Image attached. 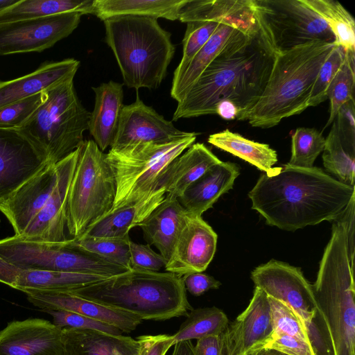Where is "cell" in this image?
Listing matches in <instances>:
<instances>
[{
  "mask_svg": "<svg viewBox=\"0 0 355 355\" xmlns=\"http://www.w3.org/2000/svg\"><path fill=\"white\" fill-rule=\"evenodd\" d=\"M69 291L96 303L132 313L141 320H166L193 309L182 276L130 269Z\"/></svg>",
  "mask_w": 355,
  "mask_h": 355,
  "instance_id": "5b68a950",
  "label": "cell"
},
{
  "mask_svg": "<svg viewBox=\"0 0 355 355\" xmlns=\"http://www.w3.org/2000/svg\"><path fill=\"white\" fill-rule=\"evenodd\" d=\"M49 162L18 128H0V202Z\"/></svg>",
  "mask_w": 355,
  "mask_h": 355,
  "instance_id": "9a60e30c",
  "label": "cell"
},
{
  "mask_svg": "<svg viewBox=\"0 0 355 355\" xmlns=\"http://www.w3.org/2000/svg\"><path fill=\"white\" fill-rule=\"evenodd\" d=\"M250 355H257V353L252 354Z\"/></svg>",
  "mask_w": 355,
  "mask_h": 355,
  "instance_id": "6f0895ef",
  "label": "cell"
},
{
  "mask_svg": "<svg viewBox=\"0 0 355 355\" xmlns=\"http://www.w3.org/2000/svg\"><path fill=\"white\" fill-rule=\"evenodd\" d=\"M345 56L342 46L336 44L320 68L309 100V107H314L327 98L330 83L339 69Z\"/></svg>",
  "mask_w": 355,
  "mask_h": 355,
  "instance_id": "60d3db41",
  "label": "cell"
},
{
  "mask_svg": "<svg viewBox=\"0 0 355 355\" xmlns=\"http://www.w3.org/2000/svg\"><path fill=\"white\" fill-rule=\"evenodd\" d=\"M327 24L335 42L345 51L355 52V21L352 15L334 0H302Z\"/></svg>",
  "mask_w": 355,
  "mask_h": 355,
  "instance_id": "836d02e7",
  "label": "cell"
},
{
  "mask_svg": "<svg viewBox=\"0 0 355 355\" xmlns=\"http://www.w3.org/2000/svg\"><path fill=\"white\" fill-rule=\"evenodd\" d=\"M220 162L204 144H193L167 166L157 187H164L166 195L178 198L193 182Z\"/></svg>",
  "mask_w": 355,
  "mask_h": 355,
  "instance_id": "484cf974",
  "label": "cell"
},
{
  "mask_svg": "<svg viewBox=\"0 0 355 355\" xmlns=\"http://www.w3.org/2000/svg\"><path fill=\"white\" fill-rule=\"evenodd\" d=\"M322 152L323 165L326 171L335 175L340 182L354 187L355 148L341 141L334 121L325 139Z\"/></svg>",
  "mask_w": 355,
  "mask_h": 355,
  "instance_id": "d590c367",
  "label": "cell"
},
{
  "mask_svg": "<svg viewBox=\"0 0 355 355\" xmlns=\"http://www.w3.org/2000/svg\"><path fill=\"white\" fill-rule=\"evenodd\" d=\"M165 196L166 190L162 187L137 202L110 210L90 225L79 236L105 238L128 236L130 230L139 226L164 200Z\"/></svg>",
  "mask_w": 355,
  "mask_h": 355,
  "instance_id": "4316f807",
  "label": "cell"
},
{
  "mask_svg": "<svg viewBox=\"0 0 355 355\" xmlns=\"http://www.w3.org/2000/svg\"><path fill=\"white\" fill-rule=\"evenodd\" d=\"M129 250L131 269L159 272L167 263L166 259L153 251L148 245L136 243L130 240Z\"/></svg>",
  "mask_w": 355,
  "mask_h": 355,
  "instance_id": "ee69618b",
  "label": "cell"
},
{
  "mask_svg": "<svg viewBox=\"0 0 355 355\" xmlns=\"http://www.w3.org/2000/svg\"><path fill=\"white\" fill-rule=\"evenodd\" d=\"M261 3L263 13L257 24L232 40L206 67L178 102L173 121L216 114L223 100L232 101L239 114L257 102L280 51Z\"/></svg>",
  "mask_w": 355,
  "mask_h": 355,
  "instance_id": "6da1fadb",
  "label": "cell"
},
{
  "mask_svg": "<svg viewBox=\"0 0 355 355\" xmlns=\"http://www.w3.org/2000/svg\"><path fill=\"white\" fill-rule=\"evenodd\" d=\"M217 239L216 233L202 216L188 214L165 270L180 276L202 272L214 258Z\"/></svg>",
  "mask_w": 355,
  "mask_h": 355,
  "instance_id": "ac0fdd59",
  "label": "cell"
},
{
  "mask_svg": "<svg viewBox=\"0 0 355 355\" xmlns=\"http://www.w3.org/2000/svg\"><path fill=\"white\" fill-rule=\"evenodd\" d=\"M19 0H0V11L15 4Z\"/></svg>",
  "mask_w": 355,
  "mask_h": 355,
  "instance_id": "11a10c76",
  "label": "cell"
},
{
  "mask_svg": "<svg viewBox=\"0 0 355 355\" xmlns=\"http://www.w3.org/2000/svg\"><path fill=\"white\" fill-rule=\"evenodd\" d=\"M257 355H287L280 352L270 349H263L258 352H257Z\"/></svg>",
  "mask_w": 355,
  "mask_h": 355,
  "instance_id": "db71d44e",
  "label": "cell"
},
{
  "mask_svg": "<svg viewBox=\"0 0 355 355\" xmlns=\"http://www.w3.org/2000/svg\"><path fill=\"white\" fill-rule=\"evenodd\" d=\"M268 300L274 328L273 334L295 336L311 345L308 330L301 317L284 302L271 297H268Z\"/></svg>",
  "mask_w": 355,
  "mask_h": 355,
  "instance_id": "ab89813d",
  "label": "cell"
},
{
  "mask_svg": "<svg viewBox=\"0 0 355 355\" xmlns=\"http://www.w3.org/2000/svg\"><path fill=\"white\" fill-rule=\"evenodd\" d=\"M354 275L345 227L337 218L312 284L317 310L308 333L317 355H355Z\"/></svg>",
  "mask_w": 355,
  "mask_h": 355,
  "instance_id": "3957f363",
  "label": "cell"
},
{
  "mask_svg": "<svg viewBox=\"0 0 355 355\" xmlns=\"http://www.w3.org/2000/svg\"><path fill=\"white\" fill-rule=\"evenodd\" d=\"M89 118L73 79L45 91L42 105L18 129L54 164L81 146Z\"/></svg>",
  "mask_w": 355,
  "mask_h": 355,
  "instance_id": "52a82bcc",
  "label": "cell"
},
{
  "mask_svg": "<svg viewBox=\"0 0 355 355\" xmlns=\"http://www.w3.org/2000/svg\"><path fill=\"white\" fill-rule=\"evenodd\" d=\"M187 0H94V14L103 21L118 16L179 19Z\"/></svg>",
  "mask_w": 355,
  "mask_h": 355,
  "instance_id": "4dcf8cb0",
  "label": "cell"
},
{
  "mask_svg": "<svg viewBox=\"0 0 355 355\" xmlns=\"http://www.w3.org/2000/svg\"><path fill=\"white\" fill-rule=\"evenodd\" d=\"M325 139L315 128H297L292 135L291 157L286 164L290 166L311 168L323 151Z\"/></svg>",
  "mask_w": 355,
  "mask_h": 355,
  "instance_id": "74e56055",
  "label": "cell"
},
{
  "mask_svg": "<svg viewBox=\"0 0 355 355\" xmlns=\"http://www.w3.org/2000/svg\"><path fill=\"white\" fill-rule=\"evenodd\" d=\"M222 347V334L209 335L197 340L193 352L195 355H220Z\"/></svg>",
  "mask_w": 355,
  "mask_h": 355,
  "instance_id": "f907efd6",
  "label": "cell"
},
{
  "mask_svg": "<svg viewBox=\"0 0 355 355\" xmlns=\"http://www.w3.org/2000/svg\"><path fill=\"white\" fill-rule=\"evenodd\" d=\"M198 132L165 143H144L110 149L107 160L116 181L112 209L137 202L159 189L157 180L167 166L193 145Z\"/></svg>",
  "mask_w": 355,
  "mask_h": 355,
  "instance_id": "ba28073f",
  "label": "cell"
},
{
  "mask_svg": "<svg viewBox=\"0 0 355 355\" xmlns=\"http://www.w3.org/2000/svg\"><path fill=\"white\" fill-rule=\"evenodd\" d=\"M44 312L53 316V324L60 329H92L114 336H121L123 333L120 329L114 326L76 313L63 310H50Z\"/></svg>",
  "mask_w": 355,
  "mask_h": 355,
  "instance_id": "7bdbcfd3",
  "label": "cell"
},
{
  "mask_svg": "<svg viewBox=\"0 0 355 355\" xmlns=\"http://www.w3.org/2000/svg\"><path fill=\"white\" fill-rule=\"evenodd\" d=\"M336 44L314 41L280 51L263 93L236 119L248 121L253 127L269 128L283 119L302 113L309 107L320 67Z\"/></svg>",
  "mask_w": 355,
  "mask_h": 355,
  "instance_id": "277c9868",
  "label": "cell"
},
{
  "mask_svg": "<svg viewBox=\"0 0 355 355\" xmlns=\"http://www.w3.org/2000/svg\"><path fill=\"white\" fill-rule=\"evenodd\" d=\"M0 355H64L62 330L41 318L10 322L0 331Z\"/></svg>",
  "mask_w": 355,
  "mask_h": 355,
  "instance_id": "ffe728a7",
  "label": "cell"
},
{
  "mask_svg": "<svg viewBox=\"0 0 355 355\" xmlns=\"http://www.w3.org/2000/svg\"><path fill=\"white\" fill-rule=\"evenodd\" d=\"M186 291L194 296H200L211 289H218L221 283L211 276L202 272H194L182 276Z\"/></svg>",
  "mask_w": 355,
  "mask_h": 355,
  "instance_id": "c3c4849f",
  "label": "cell"
},
{
  "mask_svg": "<svg viewBox=\"0 0 355 355\" xmlns=\"http://www.w3.org/2000/svg\"><path fill=\"white\" fill-rule=\"evenodd\" d=\"M64 355H139L140 344L130 336L92 329L63 328Z\"/></svg>",
  "mask_w": 355,
  "mask_h": 355,
  "instance_id": "f546056e",
  "label": "cell"
},
{
  "mask_svg": "<svg viewBox=\"0 0 355 355\" xmlns=\"http://www.w3.org/2000/svg\"><path fill=\"white\" fill-rule=\"evenodd\" d=\"M263 13L259 0H233L220 25L184 72L173 80L171 97L180 101L200 75L232 40L255 26Z\"/></svg>",
  "mask_w": 355,
  "mask_h": 355,
  "instance_id": "8fae6325",
  "label": "cell"
},
{
  "mask_svg": "<svg viewBox=\"0 0 355 355\" xmlns=\"http://www.w3.org/2000/svg\"><path fill=\"white\" fill-rule=\"evenodd\" d=\"M140 344L139 355H165L175 345L173 336L144 335L137 338Z\"/></svg>",
  "mask_w": 355,
  "mask_h": 355,
  "instance_id": "7dc6e473",
  "label": "cell"
},
{
  "mask_svg": "<svg viewBox=\"0 0 355 355\" xmlns=\"http://www.w3.org/2000/svg\"><path fill=\"white\" fill-rule=\"evenodd\" d=\"M239 173L237 164L221 161L193 182L178 201L189 214L202 216L223 194L232 189Z\"/></svg>",
  "mask_w": 355,
  "mask_h": 355,
  "instance_id": "d4e9b609",
  "label": "cell"
},
{
  "mask_svg": "<svg viewBox=\"0 0 355 355\" xmlns=\"http://www.w3.org/2000/svg\"><path fill=\"white\" fill-rule=\"evenodd\" d=\"M79 151L80 147L58 162L59 175L54 191L44 208L32 219L20 238L44 242L67 239L64 234L67 198Z\"/></svg>",
  "mask_w": 355,
  "mask_h": 355,
  "instance_id": "d6986e66",
  "label": "cell"
},
{
  "mask_svg": "<svg viewBox=\"0 0 355 355\" xmlns=\"http://www.w3.org/2000/svg\"><path fill=\"white\" fill-rule=\"evenodd\" d=\"M264 349H274L287 355H317L310 344L283 334H273Z\"/></svg>",
  "mask_w": 355,
  "mask_h": 355,
  "instance_id": "f6af8a7d",
  "label": "cell"
},
{
  "mask_svg": "<svg viewBox=\"0 0 355 355\" xmlns=\"http://www.w3.org/2000/svg\"><path fill=\"white\" fill-rule=\"evenodd\" d=\"M94 107L90 112L89 131L101 151L111 147L123 106V84L110 80L92 87Z\"/></svg>",
  "mask_w": 355,
  "mask_h": 355,
  "instance_id": "83f0119b",
  "label": "cell"
},
{
  "mask_svg": "<svg viewBox=\"0 0 355 355\" xmlns=\"http://www.w3.org/2000/svg\"><path fill=\"white\" fill-rule=\"evenodd\" d=\"M355 196L345 184L318 167L285 164L274 174L262 175L249 192L252 209L267 225L295 231L324 220L334 221Z\"/></svg>",
  "mask_w": 355,
  "mask_h": 355,
  "instance_id": "7a4b0ae2",
  "label": "cell"
},
{
  "mask_svg": "<svg viewBox=\"0 0 355 355\" xmlns=\"http://www.w3.org/2000/svg\"><path fill=\"white\" fill-rule=\"evenodd\" d=\"M220 355H227L226 349H225V346L223 345V347H222V350H221Z\"/></svg>",
  "mask_w": 355,
  "mask_h": 355,
  "instance_id": "9f6ffc18",
  "label": "cell"
},
{
  "mask_svg": "<svg viewBox=\"0 0 355 355\" xmlns=\"http://www.w3.org/2000/svg\"><path fill=\"white\" fill-rule=\"evenodd\" d=\"M71 240L73 244L85 250L131 269L129 236L123 238L78 236Z\"/></svg>",
  "mask_w": 355,
  "mask_h": 355,
  "instance_id": "f35d334b",
  "label": "cell"
},
{
  "mask_svg": "<svg viewBox=\"0 0 355 355\" xmlns=\"http://www.w3.org/2000/svg\"><path fill=\"white\" fill-rule=\"evenodd\" d=\"M207 141L248 162L266 174H274L281 168H272L277 162V154L268 144L249 140L228 129L210 135Z\"/></svg>",
  "mask_w": 355,
  "mask_h": 355,
  "instance_id": "1f68e13d",
  "label": "cell"
},
{
  "mask_svg": "<svg viewBox=\"0 0 355 355\" xmlns=\"http://www.w3.org/2000/svg\"><path fill=\"white\" fill-rule=\"evenodd\" d=\"M115 196V178L106 154L94 140H84L67 198L66 227L69 234L73 238L80 236L107 214Z\"/></svg>",
  "mask_w": 355,
  "mask_h": 355,
  "instance_id": "9c48e42d",
  "label": "cell"
},
{
  "mask_svg": "<svg viewBox=\"0 0 355 355\" xmlns=\"http://www.w3.org/2000/svg\"><path fill=\"white\" fill-rule=\"evenodd\" d=\"M239 112V108L230 100L220 101L216 108V114L226 120L236 119Z\"/></svg>",
  "mask_w": 355,
  "mask_h": 355,
  "instance_id": "816d5d0a",
  "label": "cell"
},
{
  "mask_svg": "<svg viewBox=\"0 0 355 355\" xmlns=\"http://www.w3.org/2000/svg\"><path fill=\"white\" fill-rule=\"evenodd\" d=\"M334 121L341 141L348 146L355 148L354 98L340 107Z\"/></svg>",
  "mask_w": 355,
  "mask_h": 355,
  "instance_id": "bcb514c9",
  "label": "cell"
},
{
  "mask_svg": "<svg viewBox=\"0 0 355 355\" xmlns=\"http://www.w3.org/2000/svg\"><path fill=\"white\" fill-rule=\"evenodd\" d=\"M274 333L268 295L255 287L247 308L222 334L227 355H250L264 349Z\"/></svg>",
  "mask_w": 355,
  "mask_h": 355,
  "instance_id": "2e32d148",
  "label": "cell"
},
{
  "mask_svg": "<svg viewBox=\"0 0 355 355\" xmlns=\"http://www.w3.org/2000/svg\"><path fill=\"white\" fill-rule=\"evenodd\" d=\"M82 15L71 12L0 24V55L49 49L72 33Z\"/></svg>",
  "mask_w": 355,
  "mask_h": 355,
  "instance_id": "4fadbf2b",
  "label": "cell"
},
{
  "mask_svg": "<svg viewBox=\"0 0 355 355\" xmlns=\"http://www.w3.org/2000/svg\"><path fill=\"white\" fill-rule=\"evenodd\" d=\"M233 3V0H187L180 10L179 19L187 24L182 40V60L174 71L178 78L196 53L217 29Z\"/></svg>",
  "mask_w": 355,
  "mask_h": 355,
  "instance_id": "44dd1931",
  "label": "cell"
},
{
  "mask_svg": "<svg viewBox=\"0 0 355 355\" xmlns=\"http://www.w3.org/2000/svg\"><path fill=\"white\" fill-rule=\"evenodd\" d=\"M280 51L311 42H334L326 22L302 0H261Z\"/></svg>",
  "mask_w": 355,
  "mask_h": 355,
  "instance_id": "7c38bea8",
  "label": "cell"
},
{
  "mask_svg": "<svg viewBox=\"0 0 355 355\" xmlns=\"http://www.w3.org/2000/svg\"><path fill=\"white\" fill-rule=\"evenodd\" d=\"M188 214L178 198L166 195L139 226L148 245H155L167 261Z\"/></svg>",
  "mask_w": 355,
  "mask_h": 355,
  "instance_id": "f1b7e54d",
  "label": "cell"
},
{
  "mask_svg": "<svg viewBox=\"0 0 355 355\" xmlns=\"http://www.w3.org/2000/svg\"><path fill=\"white\" fill-rule=\"evenodd\" d=\"M59 170V162L47 164L0 202V211L12 225L16 236L23 234L32 219L47 204L57 184Z\"/></svg>",
  "mask_w": 355,
  "mask_h": 355,
  "instance_id": "7402d4cb",
  "label": "cell"
},
{
  "mask_svg": "<svg viewBox=\"0 0 355 355\" xmlns=\"http://www.w3.org/2000/svg\"><path fill=\"white\" fill-rule=\"evenodd\" d=\"M353 196L343 212L338 218L344 224L347 235L348 254L351 264L354 266V204Z\"/></svg>",
  "mask_w": 355,
  "mask_h": 355,
  "instance_id": "681fc988",
  "label": "cell"
},
{
  "mask_svg": "<svg viewBox=\"0 0 355 355\" xmlns=\"http://www.w3.org/2000/svg\"><path fill=\"white\" fill-rule=\"evenodd\" d=\"M178 130L137 96L136 101L123 106L112 150L144 143H165L192 134Z\"/></svg>",
  "mask_w": 355,
  "mask_h": 355,
  "instance_id": "e0dca14e",
  "label": "cell"
},
{
  "mask_svg": "<svg viewBox=\"0 0 355 355\" xmlns=\"http://www.w3.org/2000/svg\"><path fill=\"white\" fill-rule=\"evenodd\" d=\"M187 316L178 331L172 335L175 344L209 335H220L229 324L226 314L216 306L192 309Z\"/></svg>",
  "mask_w": 355,
  "mask_h": 355,
  "instance_id": "e575fe53",
  "label": "cell"
},
{
  "mask_svg": "<svg viewBox=\"0 0 355 355\" xmlns=\"http://www.w3.org/2000/svg\"><path fill=\"white\" fill-rule=\"evenodd\" d=\"M79 66L80 62L73 58L48 61L28 74L10 80L0 81V109L73 80Z\"/></svg>",
  "mask_w": 355,
  "mask_h": 355,
  "instance_id": "cb8c5ba5",
  "label": "cell"
},
{
  "mask_svg": "<svg viewBox=\"0 0 355 355\" xmlns=\"http://www.w3.org/2000/svg\"><path fill=\"white\" fill-rule=\"evenodd\" d=\"M255 287L268 297L291 307L302 319L306 329L317 310L312 284L304 277L300 268L272 259L255 268L251 272Z\"/></svg>",
  "mask_w": 355,
  "mask_h": 355,
  "instance_id": "5bb4252c",
  "label": "cell"
},
{
  "mask_svg": "<svg viewBox=\"0 0 355 355\" xmlns=\"http://www.w3.org/2000/svg\"><path fill=\"white\" fill-rule=\"evenodd\" d=\"M45 91L0 109V128H19L42 105Z\"/></svg>",
  "mask_w": 355,
  "mask_h": 355,
  "instance_id": "b9f144b4",
  "label": "cell"
},
{
  "mask_svg": "<svg viewBox=\"0 0 355 355\" xmlns=\"http://www.w3.org/2000/svg\"><path fill=\"white\" fill-rule=\"evenodd\" d=\"M103 23L124 85L137 90L157 88L175 51L171 33L148 17L118 16Z\"/></svg>",
  "mask_w": 355,
  "mask_h": 355,
  "instance_id": "8992f818",
  "label": "cell"
},
{
  "mask_svg": "<svg viewBox=\"0 0 355 355\" xmlns=\"http://www.w3.org/2000/svg\"><path fill=\"white\" fill-rule=\"evenodd\" d=\"M355 86V52L345 51V56L327 90L330 114L324 129L333 123L340 107L354 99Z\"/></svg>",
  "mask_w": 355,
  "mask_h": 355,
  "instance_id": "8d00e7d4",
  "label": "cell"
},
{
  "mask_svg": "<svg viewBox=\"0 0 355 355\" xmlns=\"http://www.w3.org/2000/svg\"><path fill=\"white\" fill-rule=\"evenodd\" d=\"M171 355H195L191 340H183L175 343Z\"/></svg>",
  "mask_w": 355,
  "mask_h": 355,
  "instance_id": "f5cc1de1",
  "label": "cell"
},
{
  "mask_svg": "<svg viewBox=\"0 0 355 355\" xmlns=\"http://www.w3.org/2000/svg\"><path fill=\"white\" fill-rule=\"evenodd\" d=\"M0 257L15 266L36 270L110 277L128 269L85 250L70 239L62 242L25 240L15 235L0 240Z\"/></svg>",
  "mask_w": 355,
  "mask_h": 355,
  "instance_id": "30bf717a",
  "label": "cell"
},
{
  "mask_svg": "<svg viewBox=\"0 0 355 355\" xmlns=\"http://www.w3.org/2000/svg\"><path fill=\"white\" fill-rule=\"evenodd\" d=\"M0 224H1V219H0Z\"/></svg>",
  "mask_w": 355,
  "mask_h": 355,
  "instance_id": "680465c9",
  "label": "cell"
},
{
  "mask_svg": "<svg viewBox=\"0 0 355 355\" xmlns=\"http://www.w3.org/2000/svg\"><path fill=\"white\" fill-rule=\"evenodd\" d=\"M27 300L42 311L63 310L95 319L130 333L142 322L137 315L79 297L69 291H34Z\"/></svg>",
  "mask_w": 355,
  "mask_h": 355,
  "instance_id": "603a6c76",
  "label": "cell"
},
{
  "mask_svg": "<svg viewBox=\"0 0 355 355\" xmlns=\"http://www.w3.org/2000/svg\"><path fill=\"white\" fill-rule=\"evenodd\" d=\"M94 0H19L0 11V24L66 12L94 14Z\"/></svg>",
  "mask_w": 355,
  "mask_h": 355,
  "instance_id": "d6a6232c",
  "label": "cell"
}]
</instances>
